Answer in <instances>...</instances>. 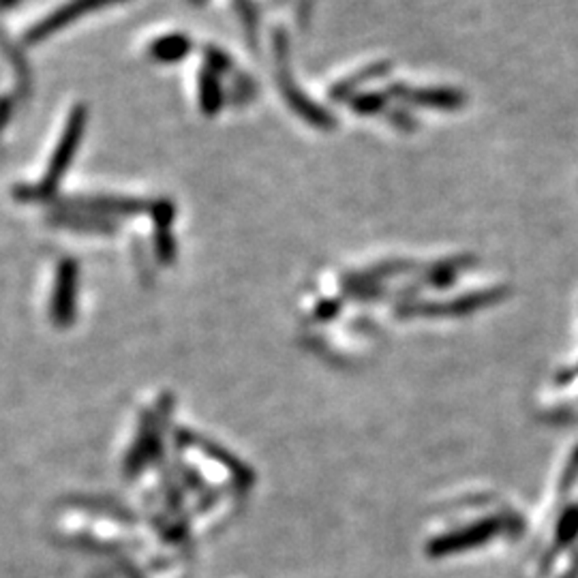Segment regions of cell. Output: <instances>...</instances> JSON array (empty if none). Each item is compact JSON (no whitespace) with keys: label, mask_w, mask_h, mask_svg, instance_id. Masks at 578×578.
<instances>
[{"label":"cell","mask_w":578,"mask_h":578,"mask_svg":"<svg viewBox=\"0 0 578 578\" xmlns=\"http://www.w3.org/2000/svg\"><path fill=\"white\" fill-rule=\"evenodd\" d=\"M86 105H76V108L71 109L69 118H67L65 131H62L60 141H58L54 155H52L44 181L35 187H18L15 189V197L24 199V202H45V199L54 197L62 176L69 170L73 157L77 155V149H80L84 129H86Z\"/></svg>","instance_id":"6da1fadb"},{"label":"cell","mask_w":578,"mask_h":578,"mask_svg":"<svg viewBox=\"0 0 578 578\" xmlns=\"http://www.w3.org/2000/svg\"><path fill=\"white\" fill-rule=\"evenodd\" d=\"M123 3V0H69L67 4H62L60 9L52 12L47 18L36 22L33 28L26 33V44H39V41H45L47 36L62 30L65 26L76 22L82 15L99 12V9L109 7V4Z\"/></svg>","instance_id":"7a4b0ae2"},{"label":"cell","mask_w":578,"mask_h":578,"mask_svg":"<svg viewBox=\"0 0 578 578\" xmlns=\"http://www.w3.org/2000/svg\"><path fill=\"white\" fill-rule=\"evenodd\" d=\"M285 56H287V41L285 36H283V33H277V60L278 65H281V69H278V84H281V91L285 94L287 103L292 105V109H296L304 120L313 123L315 127H333V118H330L324 109H319L317 105L309 101V99L298 91V86H293L292 76H289V69H287Z\"/></svg>","instance_id":"3957f363"},{"label":"cell","mask_w":578,"mask_h":578,"mask_svg":"<svg viewBox=\"0 0 578 578\" xmlns=\"http://www.w3.org/2000/svg\"><path fill=\"white\" fill-rule=\"evenodd\" d=\"M65 210H77V213L99 214V217H112V214H131L150 213V204L141 202V199L131 197H76L67 199Z\"/></svg>","instance_id":"277c9868"},{"label":"cell","mask_w":578,"mask_h":578,"mask_svg":"<svg viewBox=\"0 0 578 578\" xmlns=\"http://www.w3.org/2000/svg\"><path fill=\"white\" fill-rule=\"evenodd\" d=\"M150 217L152 225H155V251L157 257L161 260V264H172L176 257V243L172 236V223L176 219V208L167 199H159V202L150 204Z\"/></svg>","instance_id":"5b68a950"},{"label":"cell","mask_w":578,"mask_h":578,"mask_svg":"<svg viewBox=\"0 0 578 578\" xmlns=\"http://www.w3.org/2000/svg\"><path fill=\"white\" fill-rule=\"evenodd\" d=\"M76 292H77V264L73 260H65L58 266L54 302L52 311L58 322H69L76 311Z\"/></svg>","instance_id":"8992f818"},{"label":"cell","mask_w":578,"mask_h":578,"mask_svg":"<svg viewBox=\"0 0 578 578\" xmlns=\"http://www.w3.org/2000/svg\"><path fill=\"white\" fill-rule=\"evenodd\" d=\"M54 223L62 225L67 229L76 231H88V234H112L114 223L105 217H99V214H88V213H77V210H65L60 213H54L50 217Z\"/></svg>","instance_id":"52a82bcc"},{"label":"cell","mask_w":578,"mask_h":578,"mask_svg":"<svg viewBox=\"0 0 578 578\" xmlns=\"http://www.w3.org/2000/svg\"><path fill=\"white\" fill-rule=\"evenodd\" d=\"M191 39L182 33H172L161 36V39H155L150 45V56L155 58L157 62H181L185 60L189 52H191Z\"/></svg>","instance_id":"ba28073f"},{"label":"cell","mask_w":578,"mask_h":578,"mask_svg":"<svg viewBox=\"0 0 578 578\" xmlns=\"http://www.w3.org/2000/svg\"><path fill=\"white\" fill-rule=\"evenodd\" d=\"M199 108L206 116L219 114L223 108V91H221L219 73L210 67H204L199 73Z\"/></svg>","instance_id":"9c48e42d"},{"label":"cell","mask_w":578,"mask_h":578,"mask_svg":"<svg viewBox=\"0 0 578 578\" xmlns=\"http://www.w3.org/2000/svg\"><path fill=\"white\" fill-rule=\"evenodd\" d=\"M409 99L412 101H418V103H427V105H441V108H456L462 101L461 94H454V92H424V94H409Z\"/></svg>","instance_id":"30bf717a"},{"label":"cell","mask_w":578,"mask_h":578,"mask_svg":"<svg viewBox=\"0 0 578 578\" xmlns=\"http://www.w3.org/2000/svg\"><path fill=\"white\" fill-rule=\"evenodd\" d=\"M204 54H206V67H210V69H214L217 73L229 69V58L223 52H219L217 47H206Z\"/></svg>","instance_id":"8fae6325"},{"label":"cell","mask_w":578,"mask_h":578,"mask_svg":"<svg viewBox=\"0 0 578 578\" xmlns=\"http://www.w3.org/2000/svg\"><path fill=\"white\" fill-rule=\"evenodd\" d=\"M9 118H12V101L9 99H0V131L7 127Z\"/></svg>","instance_id":"7c38bea8"},{"label":"cell","mask_w":578,"mask_h":578,"mask_svg":"<svg viewBox=\"0 0 578 578\" xmlns=\"http://www.w3.org/2000/svg\"><path fill=\"white\" fill-rule=\"evenodd\" d=\"M13 4H18V0H0V12H4V9H12Z\"/></svg>","instance_id":"4fadbf2b"}]
</instances>
